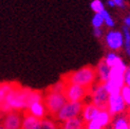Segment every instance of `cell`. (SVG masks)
Segmentation results:
<instances>
[{"mask_svg":"<svg viewBox=\"0 0 130 129\" xmlns=\"http://www.w3.org/2000/svg\"><path fill=\"white\" fill-rule=\"evenodd\" d=\"M39 119L35 118L28 112L23 113V119H22V126L21 129H36L38 124H39Z\"/></svg>","mask_w":130,"mask_h":129,"instance_id":"e0dca14e","label":"cell"},{"mask_svg":"<svg viewBox=\"0 0 130 129\" xmlns=\"http://www.w3.org/2000/svg\"><path fill=\"white\" fill-rule=\"evenodd\" d=\"M121 95H122L123 100H124L127 108L130 109V88L125 85L124 87L121 89Z\"/></svg>","mask_w":130,"mask_h":129,"instance_id":"d4e9b609","label":"cell"},{"mask_svg":"<svg viewBox=\"0 0 130 129\" xmlns=\"http://www.w3.org/2000/svg\"><path fill=\"white\" fill-rule=\"evenodd\" d=\"M93 35L96 38H102L104 36V31L102 29H93Z\"/></svg>","mask_w":130,"mask_h":129,"instance_id":"83f0119b","label":"cell"},{"mask_svg":"<svg viewBox=\"0 0 130 129\" xmlns=\"http://www.w3.org/2000/svg\"><path fill=\"white\" fill-rule=\"evenodd\" d=\"M127 68L128 66L125 62L111 68L110 78L106 84H104L109 94L121 93V89L125 86V73Z\"/></svg>","mask_w":130,"mask_h":129,"instance_id":"3957f363","label":"cell"},{"mask_svg":"<svg viewBox=\"0 0 130 129\" xmlns=\"http://www.w3.org/2000/svg\"><path fill=\"white\" fill-rule=\"evenodd\" d=\"M91 23H92L93 29H102L103 28V25L105 24V22H104V18L101 13H94L92 20H91Z\"/></svg>","mask_w":130,"mask_h":129,"instance_id":"7402d4cb","label":"cell"},{"mask_svg":"<svg viewBox=\"0 0 130 129\" xmlns=\"http://www.w3.org/2000/svg\"><path fill=\"white\" fill-rule=\"evenodd\" d=\"M25 112L34 115L35 118L39 119V120L47 118L49 115L48 111H47V108H45V106H44L43 101H36V102L31 103Z\"/></svg>","mask_w":130,"mask_h":129,"instance_id":"7c38bea8","label":"cell"},{"mask_svg":"<svg viewBox=\"0 0 130 129\" xmlns=\"http://www.w3.org/2000/svg\"><path fill=\"white\" fill-rule=\"evenodd\" d=\"M107 110L110 112V114H111L112 117L125 113L128 110V108L125 104L124 100H123L121 93L110 94L108 105H107Z\"/></svg>","mask_w":130,"mask_h":129,"instance_id":"8fae6325","label":"cell"},{"mask_svg":"<svg viewBox=\"0 0 130 129\" xmlns=\"http://www.w3.org/2000/svg\"><path fill=\"white\" fill-rule=\"evenodd\" d=\"M0 129H5V128L2 126V124H1V123H0Z\"/></svg>","mask_w":130,"mask_h":129,"instance_id":"1f68e13d","label":"cell"},{"mask_svg":"<svg viewBox=\"0 0 130 129\" xmlns=\"http://www.w3.org/2000/svg\"><path fill=\"white\" fill-rule=\"evenodd\" d=\"M89 95H90V102L99 109H107L110 94L107 91L104 84L97 82L89 90Z\"/></svg>","mask_w":130,"mask_h":129,"instance_id":"8992f818","label":"cell"},{"mask_svg":"<svg viewBox=\"0 0 130 129\" xmlns=\"http://www.w3.org/2000/svg\"><path fill=\"white\" fill-rule=\"evenodd\" d=\"M101 109H99L95 105H93L92 103H86L85 106H84L83 112L80 117L84 119V121L86 122H90L91 120H93L97 114H99Z\"/></svg>","mask_w":130,"mask_h":129,"instance_id":"9a60e30c","label":"cell"},{"mask_svg":"<svg viewBox=\"0 0 130 129\" xmlns=\"http://www.w3.org/2000/svg\"><path fill=\"white\" fill-rule=\"evenodd\" d=\"M114 4L116 8H120V9H125L126 3H125V0H113Z\"/></svg>","mask_w":130,"mask_h":129,"instance_id":"f1b7e54d","label":"cell"},{"mask_svg":"<svg viewBox=\"0 0 130 129\" xmlns=\"http://www.w3.org/2000/svg\"><path fill=\"white\" fill-rule=\"evenodd\" d=\"M125 85L130 88V67L128 66L125 73Z\"/></svg>","mask_w":130,"mask_h":129,"instance_id":"4316f807","label":"cell"},{"mask_svg":"<svg viewBox=\"0 0 130 129\" xmlns=\"http://www.w3.org/2000/svg\"><path fill=\"white\" fill-rule=\"evenodd\" d=\"M23 113L22 111L12 110L0 117V123L5 129H21Z\"/></svg>","mask_w":130,"mask_h":129,"instance_id":"9c48e42d","label":"cell"},{"mask_svg":"<svg viewBox=\"0 0 130 129\" xmlns=\"http://www.w3.org/2000/svg\"><path fill=\"white\" fill-rule=\"evenodd\" d=\"M113 117L107 109H101L99 114L86 123V129H105L111 125Z\"/></svg>","mask_w":130,"mask_h":129,"instance_id":"30bf717a","label":"cell"},{"mask_svg":"<svg viewBox=\"0 0 130 129\" xmlns=\"http://www.w3.org/2000/svg\"><path fill=\"white\" fill-rule=\"evenodd\" d=\"M84 106H85L84 102H67L63 107L57 112L54 119L60 124L68 120L80 117Z\"/></svg>","mask_w":130,"mask_h":129,"instance_id":"5b68a950","label":"cell"},{"mask_svg":"<svg viewBox=\"0 0 130 129\" xmlns=\"http://www.w3.org/2000/svg\"><path fill=\"white\" fill-rule=\"evenodd\" d=\"M43 103L50 117H55L57 112L68 102L63 92H55L47 89L43 92Z\"/></svg>","mask_w":130,"mask_h":129,"instance_id":"277c9868","label":"cell"},{"mask_svg":"<svg viewBox=\"0 0 130 129\" xmlns=\"http://www.w3.org/2000/svg\"><path fill=\"white\" fill-rule=\"evenodd\" d=\"M43 100V92L30 88L21 87L16 84L14 89L9 93L4 103L0 105V117L12 110L25 112L31 103Z\"/></svg>","mask_w":130,"mask_h":129,"instance_id":"6da1fadb","label":"cell"},{"mask_svg":"<svg viewBox=\"0 0 130 129\" xmlns=\"http://www.w3.org/2000/svg\"><path fill=\"white\" fill-rule=\"evenodd\" d=\"M60 129H86V122L82 117H77L60 123Z\"/></svg>","mask_w":130,"mask_h":129,"instance_id":"2e32d148","label":"cell"},{"mask_svg":"<svg viewBox=\"0 0 130 129\" xmlns=\"http://www.w3.org/2000/svg\"><path fill=\"white\" fill-rule=\"evenodd\" d=\"M128 16H129V17H130V14H129V15H128Z\"/></svg>","mask_w":130,"mask_h":129,"instance_id":"d6a6232c","label":"cell"},{"mask_svg":"<svg viewBox=\"0 0 130 129\" xmlns=\"http://www.w3.org/2000/svg\"><path fill=\"white\" fill-rule=\"evenodd\" d=\"M90 8L94 13H102L105 10V5H104L102 0H93L90 4Z\"/></svg>","mask_w":130,"mask_h":129,"instance_id":"484cf974","label":"cell"},{"mask_svg":"<svg viewBox=\"0 0 130 129\" xmlns=\"http://www.w3.org/2000/svg\"><path fill=\"white\" fill-rule=\"evenodd\" d=\"M61 78L66 80V83L76 84V85L83 86L89 90L97 83L95 67H92V66L82 67L78 70H75V71H72V72L64 74Z\"/></svg>","mask_w":130,"mask_h":129,"instance_id":"7a4b0ae2","label":"cell"},{"mask_svg":"<svg viewBox=\"0 0 130 129\" xmlns=\"http://www.w3.org/2000/svg\"><path fill=\"white\" fill-rule=\"evenodd\" d=\"M36 129H60V124L53 117L49 115L39 121V124Z\"/></svg>","mask_w":130,"mask_h":129,"instance_id":"ac0fdd59","label":"cell"},{"mask_svg":"<svg viewBox=\"0 0 130 129\" xmlns=\"http://www.w3.org/2000/svg\"><path fill=\"white\" fill-rule=\"evenodd\" d=\"M127 115H128V119H129V127H130V109L127 110Z\"/></svg>","mask_w":130,"mask_h":129,"instance_id":"4dcf8cb0","label":"cell"},{"mask_svg":"<svg viewBox=\"0 0 130 129\" xmlns=\"http://www.w3.org/2000/svg\"><path fill=\"white\" fill-rule=\"evenodd\" d=\"M102 16H103V18H104V22H105V25L106 27H108L109 29H112L114 25H115V22H114V20H113V18H112V16L109 14V12L105 9L102 13Z\"/></svg>","mask_w":130,"mask_h":129,"instance_id":"cb8c5ba5","label":"cell"},{"mask_svg":"<svg viewBox=\"0 0 130 129\" xmlns=\"http://www.w3.org/2000/svg\"><path fill=\"white\" fill-rule=\"evenodd\" d=\"M107 5L109 6V8H114L115 6L113 0H107Z\"/></svg>","mask_w":130,"mask_h":129,"instance_id":"f546056e","label":"cell"},{"mask_svg":"<svg viewBox=\"0 0 130 129\" xmlns=\"http://www.w3.org/2000/svg\"><path fill=\"white\" fill-rule=\"evenodd\" d=\"M17 83L11 82H0V105H2L5 99L8 98L9 93L12 91Z\"/></svg>","mask_w":130,"mask_h":129,"instance_id":"ffe728a7","label":"cell"},{"mask_svg":"<svg viewBox=\"0 0 130 129\" xmlns=\"http://www.w3.org/2000/svg\"><path fill=\"white\" fill-rule=\"evenodd\" d=\"M105 44L112 52H119L124 48V35L122 31L109 30L105 35Z\"/></svg>","mask_w":130,"mask_h":129,"instance_id":"ba28073f","label":"cell"},{"mask_svg":"<svg viewBox=\"0 0 130 129\" xmlns=\"http://www.w3.org/2000/svg\"><path fill=\"white\" fill-rule=\"evenodd\" d=\"M103 59L105 60V62L108 64L110 68L115 67V66H118V64H121L123 62H125L122 56H120L116 52H112V51H109Z\"/></svg>","mask_w":130,"mask_h":129,"instance_id":"d6986e66","label":"cell"},{"mask_svg":"<svg viewBox=\"0 0 130 129\" xmlns=\"http://www.w3.org/2000/svg\"><path fill=\"white\" fill-rule=\"evenodd\" d=\"M63 93L68 102H85L89 96V89L76 84L67 83Z\"/></svg>","mask_w":130,"mask_h":129,"instance_id":"52a82bcc","label":"cell"},{"mask_svg":"<svg viewBox=\"0 0 130 129\" xmlns=\"http://www.w3.org/2000/svg\"><path fill=\"white\" fill-rule=\"evenodd\" d=\"M123 35H124V50L126 55L130 58V29L127 27H123L122 29Z\"/></svg>","mask_w":130,"mask_h":129,"instance_id":"44dd1931","label":"cell"},{"mask_svg":"<svg viewBox=\"0 0 130 129\" xmlns=\"http://www.w3.org/2000/svg\"><path fill=\"white\" fill-rule=\"evenodd\" d=\"M67 86V83L63 78L59 79L58 82L54 83L52 86H50L48 89L51 90V91H55V92H63L64 91V88Z\"/></svg>","mask_w":130,"mask_h":129,"instance_id":"603a6c76","label":"cell"},{"mask_svg":"<svg viewBox=\"0 0 130 129\" xmlns=\"http://www.w3.org/2000/svg\"><path fill=\"white\" fill-rule=\"evenodd\" d=\"M110 129H130L127 111L125 113L113 117L111 125H110Z\"/></svg>","mask_w":130,"mask_h":129,"instance_id":"5bb4252c","label":"cell"},{"mask_svg":"<svg viewBox=\"0 0 130 129\" xmlns=\"http://www.w3.org/2000/svg\"><path fill=\"white\" fill-rule=\"evenodd\" d=\"M95 71H96V77H97V82L99 83L106 84L109 80L111 68L105 62L104 59H101L97 62V64L95 66Z\"/></svg>","mask_w":130,"mask_h":129,"instance_id":"4fadbf2b","label":"cell"}]
</instances>
